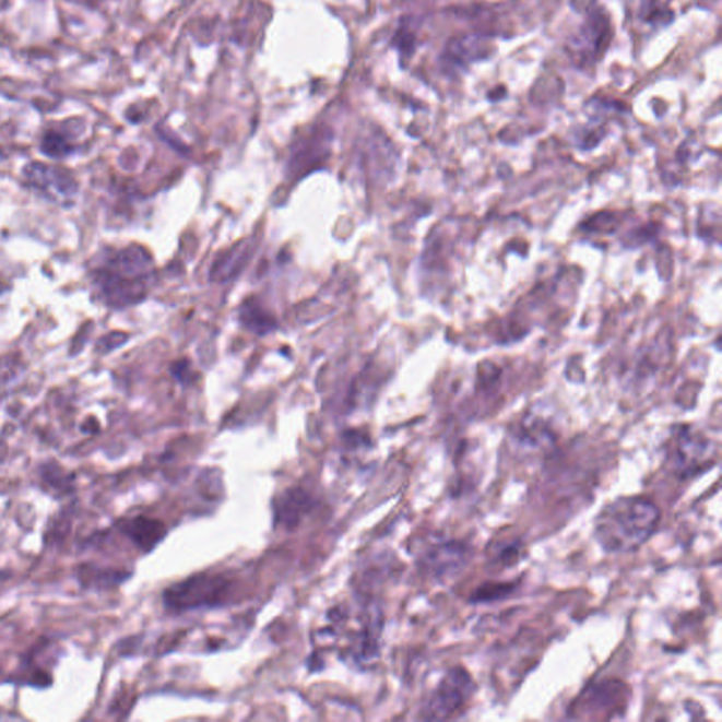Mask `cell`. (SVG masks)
I'll return each instance as SVG.
<instances>
[{
    "label": "cell",
    "instance_id": "obj_4",
    "mask_svg": "<svg viewBox=\"0 0 722 722\" xmlns=\"http://www.w3.org/2000/svg\"><path fill=\"white\" fill-rule=\"evenodd\" d=\"M615 37L612 14L601 4L585 12L578 32L567 42L566 50L578 68H593L604 60Z\"/></svg>",
    "mask_w": 722,
    "mask_h": 722
},
{
    "label": "cell",
    "instance_id": "obj_15",
    "mask_svg": "<svg viewBox=\"0 0 722 722\" xmlns=\"http://www.w3.org/2000/svg\"><path fill=\"white\" fill-rule=\"evenodd\" d=\"M126 578L128 573L120 570L99 569L94 566H81L80 569L81 583L91 588L120 584Z\"/></svg>",
    "mask_w": 722,
    "mask_h": 722
},
{
    "label": "cell",
    "instance_id": "obj_2",
    "mask_svg": "<svg viewBox=\"0 0 722 722\" xmlns=\"http://www.w3.org/2000/svg\"><path fill=\"white\" fill-rule=\"evenodd\" d=\"M153 271L152 256L143 247L130 246L95 270V284L106 304L128 307L147 295Z\"/></svg>",
    "mask_w": 722,
    "mask_h": 722
},
{
    "label": "cell",
    "instance_id": "obj_19",
    "mask_svg": "<svg viewBox=\"0 0 722 722\" xmlns=\"http://www.w3.org/2000/svg\"><path fill=\"white\" fill-rule=\"evenodd\" d=\"M43 149L52 157H62L66 154L71 152L70 145L64 142V139L60 138V134L57 133H47L45 142H43Z\"/></svg>",
    "mask_w": 722,
    "mask_h": 722
},
{
    "label": "cell",
    "instance_id": "obj_3",
    "mask_svg": "<svg viewBox=\"0 0 722 722\" xmlns=\"http://www.w3.org/2000/svg\"><path fill=\"white\" fill-rule=\"evenodd\" d=\"M234 581L221 573H198L169 585L163 593L168 613L186 614L220 608L234 597Z\"/></svg>",
    "mask_w": 722,
    "mask_h": 722
},
{
    "label": "cell",
    "instance_id": "obj_11",
    "mask_svg": "<svg viewBox=\"0 0 722 722\" xmlns=\"http://www.w3.org/2000/svg\"><path fill=\"white\" fill-rule=\"evenodd\" d=\"M26 177L34 187L43 189L48 197H71L76 191L74 181L58 168L32 166L27 168Z\"/></svg>",
    "mask_w": 722,
    "mask_h": 722
},
{
    "label": "cell",
    "instance_id": "obj_5",
    "mask_svg": "<svg viewBox=\"0 0 722 722\" xmlns=\"http://www.w3.org/2000/svg\"><path fill=\"white\" fill-rule=\"evenodd\" d=\"M476 685L472 675L462 666L449 668L430 693L423 709V719L428 721L450 720L462 712L472 701Z\"/></svg>",
    "mask_w": 722,
    "mask_h": 722
},
{
    "label": "cell",
    "instance_id": "obj_17",
    "mask_svg": "<svg viewBox=\"0 0 722 722\" xmlns=\"http://www.w3.org/2000/svg\"><path fill=\"white\" fill-rule=\"evenodd\" d=\"M522 547L520 542H510V544L498 546V551L493 555V560L498 566L510 567L521 559Z\"/></svg>",
    "mask_w": 722,
    "mask_h": 722
},
{
    "label": "cell",
    "instance_id": "obj_1",
    "mask_svg": "<svg viewBox=\"0 0 722 722\" xmlns=\"http://www.w3.org/2000/svg\"><path fill=\"white\" fill-rule=\"evenodd\" d=\"M661 522V511L641 496L618 497L601 510L594 536L607 554H632L647 544Z\"/></svg>",
    "mask_w": 722,
    "mask_h": 722
},
{
    "label": "cell",
    "instance_id": "obj_21",
    "mask_svg": "<svg viewBox=\"0 0 722 722\" xmlns=\"http://www.w3.org/2000/svg\"><path fill=\"white\" fill-rule=\"evenodd\" d=\"M507 96H508V90L506 88V85L494 86V88L487 92V99L492 102V104H496V102H501L506 99Z\"/></svg>",
    "mask_w": 722,
    "mask_h": 722
},
{
    "label": "cell",
    "instance_id": "obj_18",
    "mask_svg": "<svg viewBox=\"0 0 722 722\" xmlns=\"http://www.w3.org/2000/svg\"><path fill=\"white\" fill-rule=\"evenodd\" d=\"M512 589V584L508 583L486 584L477 590L474 597H476V601H483V603L484 601H494L498 597H506V595L510 594Z\"/></svg>",
    "mask_w": 722,
    "mask_h": 722
},
{
    "label": "cell",
    "instance_id": "obj_13",
    "mask_svg": "<svg viewBox=\"0 0 722 722\" xmlns=\"http://www.w3.org/2000/svg\"><path fill=\"white\" fill-rule=\"evenodd\" d=\"M251 251H253V244L241 241L229 251L222 256V259L213 265L212 279L217 281H227L234 279V275L239 273L241 268H245L247 261L250 260Z\"/></svg>",
    "mask_w": 722,
    "mask_h": 722
},
{
    "label": "cell",
    "instance_id": "obj_6",
    "mask_svg": "<svg viewBox=\"0 0 722 722\" xmlns=\"http://www.w3.org/2000/svg\"><path fill=\"white\" fill-rule=\"evenodd\" d=\"M493 52L492 37L486 34L452 37L440 52V71L450 79L462 75L476 62L487 60Z\"/></svg>",
    "mask_w": 722,
    "mask_h": 722
},
{
    "label": "cell",
    "instance_id": "obj_16",
    "mask_svg": "<svg viewBox=\"0 0 722 722\" xmlns=\"http://www.w3.org/2000/svg\"><path fill=\"white\" fill-rule=\"evenodd\" d=\"M392 47L399 51L401 64L405 67V61L409 62L415 55L416 50V31L411 17L402 19L399 28L392 38Z\"/></svg>",
    "mask_w": 722,
    "mask_h": 722
},
{
    "label": "cell",
    "instance_id": "obj_9",
    "mask_svg": "<svg viewBox=\"0 0 722 722\" xmlns=\"http://www.w3.org/2000/svg\"><path fill=\"white\" fill-rule=\"evenodd\" d=\"M315 507V501L307 489L295 487L285 489L275 498L274 522L284 530H294Z\"/></svg>",
    "mask_w": 722,
    "mask_h": 722
},
{
    "label": "cell",
    "instance_id": "obj_20",
    "mask_svg": "<svg viewBox=\"0 0 722 722\" xmlns=\"http://www.w3.org/2000/svg\"><path fill=\"white\" fill-rule=\"evenodd\" d=\"M171 371L178 381H181L184 384H186V382L189 381V377H191V365H189L188 360H181L174 365Z\"/></svg>",
    "mask_w": 722,
    "mask_h": 722
},
{
    "label": "cell",
    "instance_id": "obj_14",
    "mask_svg": "<svg viewBox=\"0 0 722 722\" xmlns=\"http://www.w3.org/2000/svg\"><path fill=\"white\" fill-rule=\"evenodd\" d=\"M638 16L648 26L663 28L675 22L676 13L663 0H641Z\"/></svg>",
    "mask_w": 722,
    "mask_h": 722
},
{
    "label": "cell",
    "instance_id": "obj_12",
    "mask_svg": "<svg viewBox=\"0 0 722 722\" xmlns=\"http://www.w3.org/2000/svg\"><path fill=\"white\" fill-rule=\"evenodd\" d=\"M240 321L249 331L263 336L277 328V319L256 298L245 300L240 308Z\"/></svg>",
    "mask_w": 722,
    "mask_h": 722
},
{
    "label": "cell",
    "instance_id": "obj_8",
    "mask_svg": "<svg viewBox=\"0 0 722 722\" xmlns=\"http://www.w3.org/2000/svg\"><path fill=\"white\" fill-rule=\"evenodd\" d=\"M472 556V551L462 541H435L421 556V565L435 579H452L462 573Z\"/></svg>",
    "mask_w": 722,
    "mask_h": 722
},
{
    "label": "cell",
    "instance_id": "obj_7",
    "mask_svg": "<svg viewBox=\"0 0 722 722\" xmlns=\"http://www.w3.org/2000/svg\"><path fill=\"white\" fill-rule=\"evenodd\" d=\"M714 448L709 439L683 430L677 435L675 445L668 453L667 463L677 477L683 480L697 476L714 462Z\"/></svg>",
    "mask_w": 722,
    "mask_h": 722
},
{
    "label": "cell",
    "instance_id": "obj_10",
    "mask_svg": "<svg viewBox=\"0 0 722 722\" xmlns=\"http://www.w3.org/2000/svg\"><path fill=\"white\" fill-rule=\"evenodd\" d=\"M120 530L144 554L156 549L159 542L167 535V528L164 522L149 517L130 518V520L122 522Z\"/></svg>",
    "mask_w": 722,
    "mask_h": 722
}]
</instances>
